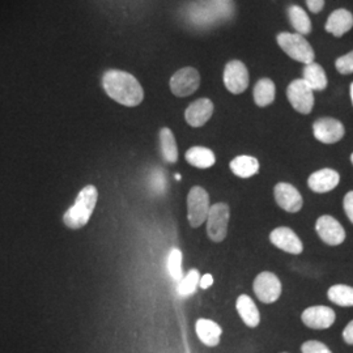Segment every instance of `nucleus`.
<instances>
[{
  "instance_id": "5",
  "label": "nucleus",
  "mask_w": 353,
  "mask_h": 353,
  "mask_svg": "<svg viewBox=\"0 0 353 353\" xmlns=\"http://www.w3.org/2000/svg\"><path fill=\"white\" fill-rule=\"evenodd\" d=\"M229 207L225 203H216L211 205L207 216V234L214 242L225 240L229 223Z\"/></svg>"
},
{
  "instance_id": "24",
  "label": "nucleus",
  "mask_w": 353,
  "mask_h": 353,
  "mask_svg": "<svg viewBox=\"0 0 353 353\" xmlns=\"http://www.w3.org/2000/svg\"><path fill=\"white\" fill-rule=\"evenodd\" d=\"M186 160L190 165L199 169H208L216 163L214 152L205 147H191L186 152Z\"/></svg>"
},
{
  "instance_id": "6",
  "label": "nucleus",
  "mask_w": 353,
  "mask_h": 353,
  "mask_svg": "<svg viewBox=\"0 0 353 353\" xmlns=\"http://www.w3.org/2000/svg\"><path fill=\"white\" fill-rule=\"evenodd\" d=\"M314 90L303 79L293 80L287 88V97L296 112L310 114L314 108Z\"/></svg>"
},
{
  "instance_id": "35",
  "label": "nucleus",
  "mask_w": 353,
  "mask_h": 353,
  "mask_svg": "<svg viewBox=\"0 0 353 353\" xmlns=\"http://www.w3.org/2000/svg\"><path fill=\"white\" fill-rule=\"evenodd\" d=\"M309 11L313 13H319L325 7V0H305Z\"/></svg>"
},
{
  "instance_id": "3",
  "label": "nucleus",
  "mask_w": 353,
  "mask_h": 353,
  "mask_svg": "<svg viewBox=\"0 0 353 353\" xmlns=\"http://www.w3.org/2000/svg\"><path fill=\"white\" fill-rule=\"evenodd\" d=\"M278 45L290 58L300 63L309 64L314 62L316 54L307 39L299 33L283 32L276 37Z\"/></svg>"
},
{
  "instance_id": "40",
  "label": "nucleus",
  "mask_w": 353,
  "mask_h": 353,
  "mask_svg": "<svg viewBox=\"0 0 353 353\" xmlns=\"http://www.w3.org/2000/svg\"><path fill=\"white\" fill-rule=\"evenodd\" d=\"M351 161H352V164H353V153H352V154H351Z\"/></svg>"
},
{
  "instance_id": "37",
  "label": "nucleus",
  "mask_w": 353,
  "mask_h": 353,
  "mask_svg": "<svg viewBox=\"0 0 353 353\" xmlns=\"http://www.w3.org/2000/svg\"><path fill=\"white\" fill-rule=\"evenodd\" d=\"M212 284H214V278H212V275H210V274H205V275L202 276L201 280H199V287H201L202 290L210 288Z\"/></svg>"
},
{
  "instance_id": "7",
  "label": "nucleus",
  "mask_w": 353,
  "mask_h": 353,
  "mask_svg": "<svg viewBox=\"0 0 353 353\" xmlns=\"http://www.w3.org/2000/svg\"><path fill=\"white\" fill-rule=\"evenodd\" d=\"M183 17L190 26L199 29H207L219 23L216 14L205 0L190 1L183 10Z\"/></svg>"
},
{
  "instance_id": "38",
  "label": "nucleus",
  "mask_w": 353,
  "mask_h": 353,
  "mask_svg": "<svg viewBox=\"0 0 353 353\" xmlns=\"http://www.w3.org/2000/svg\"><path fill=\"white\" fill-rule=\"evenodd\" d=\"M350 92H351V100H352L353 105V83L351 84V87H350Z\"/></svg>"
},
{
  "instance_id": "18",
  "label": "nucleus",
  "mask_w": 353,
  "mask_h": 353,
  "mask_svg": "<svg viewBox=\"0 0 353 353\" xmlns=\"http://www.w3.org/2000/svg\"><path fill=\"white\" fill-rule=\"evenodd\" d=\"M352 28L353 14L345 8L335 10L334 12L328 16L326 26H325V29H326L327 33L338 38L347 34Z\"/></svg>"
},
{
  "instance_id": "36",
  "label": "nucleus",
  "mask_w": 353,
  "mask_h": 353,
  "mask_svg": "<svg viewBox=\"0 0 353 353\" xmlns=\"http://www.w3.org/2000/svg\"><path fill=\"white\" fill-rule=\"evenodd\" d=\"M343 339L344 341L347 343V344H351L353 345V321L352 322H350L345 328H344V331H343Z\"/></svg>"
},
{
  "instance_id": "34",
  "label": "nucleus",
  "mask_w": 353,
  "mask_h": 353,
  "mask_svg": "<svg viewBox=\"0 0 353 353\" xmlns=\"http://www.w3.org/2000/svg\"><path fill=\"white\" fill-rule=\"evenodd\" d=\"M343 207H344V211H345L347 217L350 219V221L353 224V191H350V192L344 196Z\"/></svg>"
},
{
  "instance_id": "16",
  "label": "nucleus",
  "mask_w": 353,
  "mask_h": 353,
  "mask_svg": "<svg viewBox=\"0 0 353 353\" xmlns=\"http://www.w3.org/2000/svg\"><path fill=\"white\" fill-rule=\"evenodd\" d=\"M214 102L210 99H199L190 103L185 112V119L191 127H202L214 114Z\"/></svg>"
},
{
  "instance_id": "32",
  "label": "nucleus",
  "mask_w": 353,
  "mask_h": 353,
  "mask_svg": "<svg viewBox=\"0 0 353 353\" xmlns=\"http://www.w3.org/2000/svg\"><path fill=\"white\" fill-rule=\"evenodd\" d=\"M152 190L157 194L164 192L165 188H166V178H165L164 172H161L160 169L153 170L151 178Z\"/></svg>"
},
{
  "instance_id": "2",
  "label": "nucleus",
  "mask_w": 353,
  "mask_h": 353,
  "mask_svg": "<svg viewBox=\"0 0 353 353\" xmlns=\"http://www.w3.org/2000/svg\"><path fill=\"white\" fill-rule=\"evenodd\" d=\"M99 199V191L93 186L88 185L79 192L76 196L75 204L65 211L63 223L65 227L71 229H80L88 224L89 219L96 208Z\"/></svg>"
},
{
  "instance_id": "1",
  "label": "nucleus",
  "mask_w": 353,
  "mask_h": 353,
  "mask_svg": "<svg viewBox=\"0 0 353 353\" xmlns=\"http://www.w3.org/2000/svg\"><path fill=\"white\" fill-rule=\"evenodd\" d=\"M102 85L106 94L114 101L134 108L141 103L144 92L137 77L126 71L109 70L102 76Z\"/></svg>"
},
{
  "instance_id": "39",
  "label": "nucleus",
  "mask_w": 353,
  "mask_h": 353,
  "mask_svg": "<svg viewBox=\"0 0 353 353\" xmlns=\"http://www.w3.org/2000/svg\"><path fill=\"white\" fill-rule=\"evenodd\" d=\"M176 181H179V179H181V176H179V174H176Z\"/></svg>"
},
{
  "instance_id": "27",
  "label": "nucleus",
  "mask_w": 353,
  "mask_h": 353,
  "mask_svg": "<svg viewBox=\"0 0 353 353\" xmlns=\"http://www.w3.org/2000/svg\"><path fill=\"white\" fill-rule=\"evenodd\" d=\"M328 300L339 306H353V287L336 284L328 290Z\"/></svg>"
},
{
  "instance_id": "14",
  "label": "nucleus",
  "mask_w": 353,
  "mask_h": 353,
  "mask_svg": "<svg viewBox=\"0 0 353 353\" xmlns=\"http://www.w3.org/2000/svg\"><path fill=\"white\" fill-rule=\"evenodd\" d=\"M303 325L313 330H326L335 322V312L328 306L307 307L301 316Z\"/></svg>"
},
{
  "instance_id": "23",
  "label": "nucleus",
  "mask_w": 353,
  "mask_h": 353,
  "mask_svg": "<svg viewBox=\"0 0 353 353\" xmlns=\"http://www.w3.org/2000/svg\"><path fill=\"white\" fill-rule=\"evenodd\" d=\"M230 170L240 178H250L259 172V161L252 156H237L230 161Z\"/></svg>"
},
{
  "instance_id": "28",
  "label": "nucleus",
  "mask_w": 353,
  "mask_h": 353,
  "mask_svg": "<svg viewBox=\"0 0 353 353\" xmlns=\"http://www.w3.org/2000/svg\"><path fill=\"white\" fill-rule=\"evenodd\" d=\"M214 11L219 21H229L234 17L236 4L234 0H205Z\"/></svg>"
},
{
  "instance_id": "41",
  "label": "nucleus",
  "mask_w": 353,
  "mask_h": 353,
  "mask_svg": "<svg viewBox=\"0 0 353 353\" xmlns=\"http://www.w3.org/2000/svg\"><path fill=\"white\" fill-rule=\"evenodd\" d=\"M281 353H287V352H281Z\"/></svg>"
},
{
  "instance_id": "21",
  "label": "nucleus",
  "mask_w": 353,
  "mask_h": 353,
  "mask_svg": "<svg viewBox=\"0 0 353 353\" xmlns=\"http://www.w3.org/2000/svg\"><path fill=\"white\" fill-rule=\"evenodd\" d=\"M303 80L313 90H323L327 88L328 80L326 72L322 68V65H319L316 62L305 64Z\"/></svg>"
},
{
  "instance_id": "31",
  "label": "nucleus",
  "mask_w": 353,
  "mask_h": 353,
  "mask_svg": "<svg viewBox=\"0 0 353 353\" xmlns=\"http://www.w3.org/2000/svg\"><path fill=\"white\" fill-rule=\"evenodd\" d=\"M335 67L341 75H351V74H353V50L350 51L345 55H343L341 58H338L336 62H335Z\"/></svg>"
},
{
  "instance_id": "12",
  "label": "nucleus",
  "mask_w": 353,
  "mask_h": 353,
  "mask_svg": "<svg viewBox=\"0 0 353 353\" xmlns=\"http://www.w3.org/2000/svg\"><path fill=\"white\" fill-rule=\"evenodd\" d=\"M316 230L319 239L330 246H338L345 240V230L332 216H321L316 220Z\"/></svg>"
},
{
  "instance_id": "11",
  "label": "nucleus",
  "mask_w": 353,
  "mask_h": 353,
  "mask_svg": "<svg viewBox=\"0 0 353 353\" xmlns=\"http://www.w3.org/2000/svg\"><path fill=\"white\" fill-rule=\"evenodd\" d=\"M313 134L316 140L325 144H334L344 138L345 128L341 121L335 118H319L313 125Z\"/></svg>"
},
{
  "instance_id": "26",
  "label": "nucleus",
  "mask_w": 353,
  "mask_h": 353,
  "mask_svg": "<svg viewBox=\"0 0 353 353\" xmlns=\"http://www.w3.org/2000/svg\"><path fill=\"white\" fill-rule=\"evenodd\" d=\"M160 145H161V153L165 161L169 164H174L178 161V147H176L174 134L170 128L164 127L160 131Z\"/></svg>"
},
{
  "instance_id": "20",
  "label": "nucleus",
  "mask_w": 353,
  "mask_h": 353,
  "mask_svg": "<svg viewBox=\"0 0 353 353\" xmlns=\"http://www.w3.org/2000/svg\"><path fill=\"white\" fill-rule=\"evenodd\" d=\"M236 307L246 326L254 328L259 325L261 314L256 305L252 301V297H249L248 294H241L237 299Z\"/></svg>"
},
{
  "instance_id": "4",
  "label": "nucleus",
  "mask_w": 353,
  "mask_h": 353,
  "mask_svg": "<svg viewBox=\"0 0 353 353\" xmlns=\"http://www.w3.org/2000/svg\"><path fill=\"white\" fill-rule=\"evenodd\" d=\"M210 208V195L201 186H195L190 190L188 195V217L191 227H201L207 220Z\"/></svg>"
},
{
  "instance_id": "9",
  "label": "nucleus",
  "mask_w": 353,
  "mask_h": 353,
  "mask_svg": "<svg viewBox=\"0 0 353 353\" xmlns=\"http://www.w3.org/2000/svg\"><path fill=\"white\" fill-rule=\"evenodd\" d=\"M250 76L241 61H230L224 68V85L233 94H241L249 87Z\"/></svg>"
},
{
  "instance_id": "22",
  "label": "nucleus",
  "mask_w": 353,
  "mask_h": 353,
  "mask_svg": "<svg viewBox=\"0 0 353 353\" xmlns=\"http://www.w3.org/2000/svg\"><path fill=\"white\" fill-rule=\"evenodd\" d=\"M275 94H276V87L275 83L271 79H261L255 87H254V101L259 108H265L275 101Z\"/></svg>"
},
{
  "instance_id": "30",
  "label": "nucleus",
  "mask_w": 353,
  "mask_h": 353,
  "mask_svg": "<svg viewBox=\"0 0 353 353\" xmlns=\"http://www.w3.org/2000/svg\"><path fill=\"white\" fill-rule=\"evenodd\" d=\"M168 271L170 274V276L181 281V279L183 278V272H182V252L179 249H172L169 258H168Z\"/></svg>"
},
{
  "instance_id": "29",
  "label": "nucleus",
  "mask_w": 353,
  "mask_h": 353,
  "mask_svg": "<svg viewBox=\"0 0 353 353\" xmlns=\"http://www.w3.org/2000/svg\"><path fill=\"white\" fill-rule=\"evenodd\" d=\"M199 280H201L199 271L190 270L189 272L178 283V287H176L178 294L181 297H190L191 294H194L199 285Z\"/></svg>"
},
{
  "instance_id": "17",
  "label": "nucleus",
  "mask_w": 353,
  "mask_h": 353,
  "mask_svg": "<svg viewBox=\"0 0 353 353\" xmlns=\"http://www.w3.org/2000/svg\"><path fill=\"white\" fill-rule=\"evenodd\" d=\"M341 182V176L334 169H321L314 172L307 179L309 188L318 194H325L335 189Z\"/></svg>"
},
{
  "instance_id": "8",
  "label": "nucleus",
  "mask_w": 353,
  "mask_h": 353,
  "mask_svg": "<svg viewBox=\"0 0 353 353\" xmlns=\"http://www.w3.org/2000/svg\"><path fill=\"white\" fill-rule=\"evenodd\" d=\"M170 90L176 97H188L195 93L201 85V75L192 67H185L176 71L170 79Z\"/></svg>"
},
{
  "instance_id": "19",
  "label": "nucleus",
  "mask_w": 353,
  "mask_h": 353,
  "mask_svg": "<svg viewBox=\"0 0 353 353\" xmlns=\"http://www.w3.org/2000/svg\"><path fill=\"white\" fill-rule=\"evenodd\" d=\"M195 331L199 338V341L207 347H216L220 343V338L223 334L221 327L211 319L201 318L196 321Z\"/></svg>"
},
{
  "instance_id": "10",
  "label": "nucleus",
  "mask_w": 353,
  "mask_h": 353,
  "mask_svg": "<svg viewBox=\"0 0 353 353\" xmlns=\"http://www.w3.org/2000/svg\"><path fill=\"white\" fill-rule=\"evenodd\" d=\"M254 292L259 301L263 303H275L281 294V283L272 272L265 271L254 280Z\"/></svg>"
},
{
  "instance_id": "15",
  "label": "nucleus",
  "mask_w": 353,
  "mask_h": 353,
  "mask_svg": "<svg viewBox=\"0 0 353 353\" xmlns=\"http://www.w3.org/2000/svg\"><path fill=\"white\" fill-rule=\"evenodd\" d=\"M270 241L280 250L290 254L296 255L303 250V242L290 228L280 227L274 229L270 234Z\"/></svg>"
},
{
  "instance_id": "13",
  "label": "nucleus",
  "mask_w": 353,
  "mask_h": 353,
  "mask_svg": "<svg viewBox=\"0 0 353 353\" xmlns=\"http://www.w3.org/2000/svg\"><path fill=\"white\" fill-rule=\"evenodd\" d=\"M274 194H275V201L278 203L279 207L283 208L284 211L296 214L303 208V196L299 192V190L292 186L290 183L280 182L275 186Z\"/></svg>"
},
{
  "instance_id": "25",
  "label": "nucleus",
  "mask_w": 353,
  "mask_h": 353,
  "mask_svg": "<svg viewBox=\"0 0 353 353\" xmlns=\"http://www.w3.org/2000/svg\"><path fill=\"white\" fill-rule=\"evenodd\" d=\"M288 16H290V23L296 30V33L301 36L312 33L313 26L309 19V14L305 12V10H303L300 6H290L288 8Z\"/></svg>"
},
{
  "instance_id": "33",
  "label": "nucleus",
  "mask_w": 353,
  "mask_h": 353,
  "mask_svg": "<svg viewBox=\"0 0 353 353\" xmlns=\"http://www.w3.org/2000/svg\"><path fill=\"white\" fill-rule=\"evenodd\" d=\"M301 352L303 353H332L330 351L326 344L321 343V341H309L303 343L301 347Z\"/></svg>"
}]
</instances>
